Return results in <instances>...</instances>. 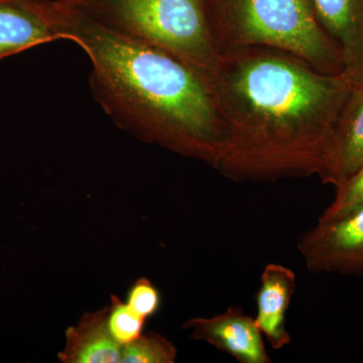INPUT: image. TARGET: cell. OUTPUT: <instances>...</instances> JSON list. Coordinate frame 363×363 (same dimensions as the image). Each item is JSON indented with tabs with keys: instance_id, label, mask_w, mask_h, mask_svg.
Returning a JSON list of instances; mask_svg holds the SVG:
<instances>
[{
	"instance_id": "3957f363",
	"label": "cell",
	"mask_w": 363,
	"mask_h": 363,
	"mask_svg": "<svg viewBox=\"0 0 363 363\" xmlns=\"http://www.w3.org/2000/svg\"><path fill=\"white\" fill-rule=\"evenodd\" d=\"M208 18L220 55L269 48L324 73H343L340 50L325 32L310 0H209Z\"/></svg>"
},
{
	"instance_id": "8992f818",
	"label": "cell",
	"mask_w": 363,
	"mask_h": 363,
	"mask_svg": "<svg viewBox=\"0 0 363 363\" xmlns=\"http://www.w3.org/2000/svg\"><path fill=\"white\" fill-rule=\"evenodd\" d=\"M305 266L315 274H363V208L333 221H318L298 243Z\"/></svg>"
},
{
	"instance_id": "5bb4252c",
	"label": "cell",
	"mask_w": 363,
	"mask_h": 363,
	"mask_svg": "<svg viewBox=\"0 0 363 363\" xmlns=\"http://www.w3.org/2000/svg\"><path fill=\"white\" fill-rule=\"evenodd\" d=\"M363 208V166L336 188L334 201L325 209L319 221H333Z\"/></svg>"
},
{
	"instance_id": "7c38bea8",
	"label": "cell",
	"mask_w": 363,
	"mask_h": 363,
	"mask_svg": "<svg viewBox=\"0 0 363 363\" xmlns=\"http://www.w3.org/2000/svg\"><path fill=\"white\" fill-rule=\"evenodd\" d=\"M177 353L175 345L168 338L149 333L123 346L121 363H174Z\"/></svg>"
},
{
	"instance_id": "277c9868",
	"label": "cell",
	"mask_w": 363,
	"mask_h": 363,
	"mask_svg": "<svg viewBox=\"0 0 363 363\" xmlns=\"http://www.w3.org/2000/svg\"><path fill=\"white\" fill-rule=\"evenodd\" d=\"M99 25L175 55L211 76L221 55L210 30L209 0H66Z\"/></svg>"
},
{
	"instance_id": "5b68a950",
	"label": "cell",
	"mask_w": 363,
	"mask_h": 363,
	"mask_svg": "<svg viewBox=\"0 0 363 363\" xmlns=\"http://www.w3.org/2000/svg\"><path fill=\"white\" fill-rule=\"evenodd\" d=\"M59 40H69L63 0H0V60Z\"/></svg>"
},
{
	"instance_id": "6da1fadb",
	"label": "cell",
	"mask_w": 363,
	"mask_h": 363,
	"mask_svg": "<svg viewBox=\"0 0 363 363\" xmlns=\"http://www.w3.org/2000/svg\"><path fill=\"white\" fill-rule=\"evenodd\" d=\"M210 79L224 130L215 169L238 182L319 176L353 88L343 73L253 47L222 54Z\"/></svg>"
},
{
	"instance_id": "8fae6325",
	"label": "cell",
	"mask_w": 363,
	"mask_h": 363,
	"mask_svg": "<svg viewBox=\"0 0 363 363\" xmlns=\"http://www.w3.org/2000/svg\"><path fill=\"white\" fill-rule=\"evenodd\" d=\"M109 307L86 313L66 331L65 347L58 354L63 363H119L123 346L108 328Z\"/></svg>"
},
{
	"instance_id": "52a82bcc",
	"label": "cell",
	"mask_w": 363,
	"mask_h": 363,
	"mask_svg": "<svg viewBox=\"0 0 363 363\" xmlns=\"http://www.w3.org/2000/svg\"><path fill=\"white\" fill-rule=\"evenodd\" d=\"M195 340L205 341L240 363H269L272 358L264 346L255 318L238 307L210 318H192L183 326Z\"/></svg>"
},
{
	"instance_id": "9a60e30c",
	"label": "cell",
	"mask_w": 363,
	"mask_h": 363,
	"mask_svg": "<svg viewBox=\"0 0 363 363\" xmlns=\"http://www.w3.org/2000/svg\"><path fill=\"white\" fill-rule=\"evenodd\" d=\"M126 303L136 314L147 319L161 308V294L150 279L140 278L131 286Z\"/></svg>"
},
{
	"instance_id": "4fadbf2b",
	"label": "cell",
	"mask_w": 363,
	"mask_h": 363,
	"mask_svg": "<svg viewBox=\"0 0 363 363\" xmlns=\"http://www.w3.org/2000/svg\"><path fill=\"white\" fill-rule=\"evenodd\" d=\"M108 307V328L117 343L128 345L143 335L147 319L136 314L128 303L111 296V304Z\"/></svg>"
},
{
	"instance_id": "7a4b0ae2",
	"label": "cell",
	"mask_w": 363,
	"mask_h": 363,
	"mask_svg": "<svg viewBox=\"0 0 363 363\" xmlns=\"http://www.w3.org/2000/svg\"><path fill=\"white\" fill-rule=\"evenodd\" d=\"M65 2L69 40L89 57L90 87L118 128L215 169L224 143L211 79L155 45L99 25Z\"/></svg>"
},
{
	"instance_id": "9c48e42d",
	"label": "cell",
	"mask_w": 363,
	"mask_h": 363,
	"mask_svg": "<svg viewBox=\"0 0 363 363\" xmlns=\"http://www.w3.org/2000/svg\"><path fill=\"white\" fill-rule=\"evenodd\" d=\"M318 20L340 50L343 74L363 86V0H310Z\"/></svg>"
},
{
	"instance_id": "ba28073f",
	"label": "cell",
	"mask_w": 363,
	"mask_h": 363,
	"mask_svg": "<svg viewBox=\"0 0 363 363\" xmlns=\"http://www.w3.org/2000/svg\"><path fill=\"white\" fill-rule=\"evenodd\" d=\"M363 166V86L353 87L337 117L319 174L337 188Z\"/></svg>"
},
{
	"instance_id": "30bf717a",
	"label": "cell",
	"mask_w": 363,
	"mask_h": 363,
	"mask_svg": "<svg viewBox=\"0 0 363 363\" xmlns=\"http://www.w3.org/2000/svg\"><path fill=\"white\" fill-rule=\"evenodd\" d=\"M297 288L292 269L279 264H269L260 277L255 295L257 313L255 323L274 350H281L292 342L286 330V314Z\"/></svg>"
}]
</instances>
